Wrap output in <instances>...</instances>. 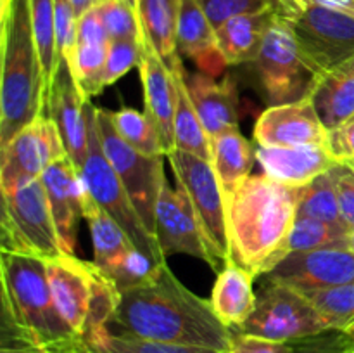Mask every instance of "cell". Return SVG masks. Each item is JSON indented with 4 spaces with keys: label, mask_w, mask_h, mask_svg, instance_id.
<instances>
[{
    "label": "cell",
    "mask_w": 354,
    "mask_h": 353,
    "mask_svg": "<svg viewBox=\"0 0 354 353\" xmlns=\"http://www.w3.org/2000/svg\"><path fill=\"white\" fill-rule=\"evenodd\" d=\"M107 332L173 345L203 346L227 353L232 334L214 314L209 300L183 286L168 263L138 286L121 291L107 322Z\"/></svg>",
    "instance_id": "cell-1"
},
{
    "label": "cell",
    "mask_w": 354,
    "mask_h": 353,
    "mask_svg": "<svg viewBox=\"0 0 354 353\" xmlns=\"http://www.w3.org/2000/svg\"><path fill=\"white\" fill-rule=\"evenodd\" d=\"M301 187L265 173L249 175L227 199L230 260L252 277L266 275L286 255L283 246L297 218Z\"/></svg>",
    "instance_id": "cell-2"
},
{
    "label": "cell",
    "mask_w": 354,
    "mask_h": 353,
    "mask_svg": "<svg viewBox=\"0 0 354 353\" xmlns=\"http://www.w3.org/2000/svg\"><path fill=\"white\" fill-rule=\"evenodd\" d=\"M2 345H30L47 353H69L82 338L59 314L45 260L2 251Z\"/></svg>",
    "instance_id": "cell-3"
},
{
    "label": "cell",
    "mask_w": 354,
    "mask_h": 353,
    "mask_svg": "<svg viewBox=\"0 0 354 353\" xmlns=\"http://www.w3.org/2000/svg\"><path fill=\"white\" fill-rule=\"evenodd\" d=\"M0 147L47 113V87L35 44L30 0L0 6Z\"/></svg>",
    "instance_id": "cell-4"
},
{
    "label": "cell",
    "mask_w": 354,
    "mask_h": 353,
    "mask_svg": "<svg viewBox=\"0 0 354 353\" xmlns=\"http://www.w3.org/2000/svg\"><path fill=\"white\" fill-rule=\"evenodd\" d=\"M241 68L266 107L310 99L322 76L301 48L283 12L268 30L256 57Z\"/></svg>",
    "instance_id": "cell-5"
},
{
    "label": "cell",
    "mask_w": 354,
    "mask_h": 353,
    "mask_svg": "<svg viewBox=\"0 0 354 353\" xmlns=\"http://www.w3.org/2000/svg\"><path fill=\"white\" fill-rule=\"evenodd\" d=\"M304 54L322 75L354 57V12L325 0H289L283 10Z\"/></svg>",
    "instance_id": "cell-6"
},
{
    "label": "cell",
    "mask_w": 354,
    "mask_h": 353,
    "mask_svg": "<svg viewBox=\"0 0 354 353\" xmlns=\"http://www.w3.org/2000/svg\"><path fill=\"white\" fill-rule=\"evenodd\" d=\"M0 248L7 253L44 260L66 255L41 179L33 180L14 192H2Z\"/></svg>",
    "instance_id": "cell-7"
},
{
    "label": "cell",
    "mask_w": 354,
    "mask_h": 353,
    "mask_svg": "<svg viewBox=\"0 0 354 353\" xmlns=\"http://www.w3.org/2000/svg\"><path fill=\"white\" fill-rule=\"evenodd\" d=\"M86 109H88L90 142L85 166L80 172L86 190L97 201V204L121 225V228L127 232L131 242L142 253H145L154 262L165 263L166 260L162 256L161 248H159L158 239L144 225L140 215L137 213L133 203H131L130 196L124 190L116 170L113 168L106 152H104L99 127H97L95 107L88 102Z\"/></svg>",
    "instance_id": "cell-8"
},
{
    "label": "cell",
    "mask_w": 354,
    "mask_h": 353,
    "mask_svg": "<svg viewBox=\"0 0 354 353\" xmlns=\"http://www.w3.org/2000/svg\"><path fill=\"white\" fill-rule=\"evenodd\" d=\"M176 187L192 206L204 242L216 260L225 265L230 260V239L227 227V199L209 161L183 151L168 154Z\"/></svg>",
    "instance_id": "cell-9"
},
{
    "label": "cell",
    "mask_w": 354,
    "mask_h": 353,
    "mask_svg": "<svg viewBox=\"0 0 354 353\" xmlns=\"http://www.w3.org/2000/svg\"><path fill=\"white\" fill-rule=\"evenodd\" d=\"M97 127L104 152L116 170L135 210L151 234L156 230V206L166 182V156H147L128 145L114 128L109 111L95 107ZM156 235V234H154Z\"/></svg>",
    "instance_id": "cell-10"
},
{
    "label": "cell",
    "mask_w": 354,
    "mask_h": 353,
    "mask_svg": "<svg viewBox=\"0 0 354 353\" xmlns=\"http://www.w3.org/2000/svg\"><path fill=\"white\" fill-rule=\"evenodd\" d=\"M235 331L272 341L294 343L330 329L304 293L283 284L266 282L254 311Z\"/></svg>",
    "instance_id": "cell-11"
},
{
    "label": "cell",
    "mask_w": 354,
    "mask_h": 353,
    "mask_svg": "<svg viewBox=\"0 0 354 353\" xmlns=\"http://www.w3.org/2000/svg\"><path fill=\"white\" fill-rule=\"evenodd\" d=\"M68 158L54 121L44 114L0 147V190L14 192Z\"/></svg>",
    "instance_id": "cell-12"
},
{
    "label": "cell",
    "mask_w": 354,
    "mask_h": 353,
    "mask_svg": "<svg viewBox=\"0 0 354 353\" xmlns=\"http://www.w3.org/2000/svg\"><path fill=\"white\" fill-rule=\"evenodd\" d=\"M265 279L266 282L283 284L301 293L353 284L354 253L346 246L290 253L266 273Z\"/></svg>",
    "instance_id": "cell-13"
},
{
    "label": "cell",
    "mask_w": 354,
    "mask_h": 353,
    "mask_svg": "<svg viewBox=\"0 0 354 353\" xmlns=\"http://www.w3.org/2000/svg\"><path fill=\"white\" fill-rule=\"evenodd\" d=\"M52 298L69 327L83 339L99 282V269L75 255L45 260Z\"/></svg>",
    "instance_id": "cell-14"
},
{
    "label": "cell",
    "mask_w": 354,
    "mask_h": 353,
    "mask_svg": "<svg viewBox=\"0 0 354 353\" xmlns=\"http://www.w3.org/2000/svg\"><path fill=\"white\" fill-rule=\"evenodd\" d=\"M90 100L76 85L69 62L61 59L54 82L47 93V116L57 127L66 154L78 173L85 166L88 154V106Z\"/></svg>",
    "instance_id": "cell-15"
},
{
    "label": "cell",
    "mask_w": 354,
    "mask_h": 353,
    "mask_svg": "<svg viewBox=\"0 0 354 353\" xmlns=\"http://www.w3.org/2000/svg\"><path fill=\"white\" fill-rule=\"evenodd\" d=\"M154 234L165 260L173 255H190L206 262L216 272L221 270L204 242L189 199L178 187L173 189L168 180L162 185L156 206Z\"/></svg>",
    "instance_id": "cell-16"
},
{
    "label": "cell",
    "mask_w": 354,
    "mask_h": 353,
    "mask_svg": "<svg viewBox=\"0 0 354 353\" xmlns=\"http://www.w3.org/2000/svg\"><path fill=\"white\" fill-rule=\"evenodd\" d=\"M254 141L266 147L327 145L328 130L311 99H303L266 107L256 121Z\"/></svg>",
    "instance_id": "cell-17"
},
{
    "label": "cell",
    "mask_w": 354,
    "mask_h": 353,
    "mask_svg": "<svg viewBox=\"0 0 354 353\" xmlns=\"http://www.w3.org/2000/svg\"><path fill=\"white\" fill-rule=\"evenodd\" d=\"M41 183L47 192L52 218L57 227L59 241L66 255H75L78 239L80 218H83V185L82 175L71 159L64 158L54 163L41 175Z\"/></svg>",
    "instance_id": "cell-18"
},
{
    "label": "cell",
    "mask_w": 354,
    "mask_h": 353,
    "mask_svg": "<svg viewBox=\"0 0 354 353\" xmlns=\"http://www.w3.org/2000/svg\"><path fill=\"white\" fill-rule=\"evenodd\" d=\"M142 85H144V104L149 120L154 123L161 138L162 149L168 158L176 151L175 144V107H176V89L171 69L166 62L156 54L152 47L145 44L142 54L140 66Z\"/></svg>",
    "instance_id": "cell-19"
},
{
    "label": "cell",
    "mask_w": 354,
    "mask_h": 353,
    "mask_svg": "<svg viewBox=\"0 0 354 353\" xmlns=\"http://www.w3.org/2000/svg\"><path fill=\"white\" fill-rule=\"evenodd\" d=\"M256 161L270 179L286 185L303 187L317 176L330 172L339 159H335L325 144L297 147L256 145Z\"/></svg>",
    "instance_id": "cell-20"
},
{
    "label": "cell",
    "mask_w": 354,
    "mask_h": 353,
    "mask_svg": "<svg viewBox=\"0 0 354 353\" xmlns=\"http://www.w3.org/2000/svg\"><path fill=\"white\" fill-rule=\"evenodd\" d=\"M185 85L206 134L211 137L230 128H239V93L230 75L216 80L204 71L187 73Z\"/></svg>",
    "instance_id": "cell-21"
},
{
    "label": "cell",
    "mask_w": 354,
    "mask_h": 353,
    "mask_svg": "<svg viewBox=\"0 0 354 353\" xmlns=\"http://www.w3.org/2000/svg\"><path fill=\"white\" fill-rule=\"evenodd\" d=\"M176 52L180 57L196 62L199 71L211 76H220L227 68L218 48L216 28L207 19L197 0H180Z\"/></svg>",
    "instance_id": "cell-22"
},
{
    "label": "cell",
    "mask_w": 354,
    "mask_h": 353,
    "mask_svg": "<svg viewBox=\"0 0 354 353\" xmlns=\"http://www.w3.org/2000/svg\"><path fill=\"white\" fill-rule=\"evenodd\" d=\"M85 185V183H83ZM83 218L90 228V237L93 246V265L113 279L123 263L137 251V246L131 242L121 225L107 211L97 204L85 187L83 196Z\"/></svg>",
    "instance_id": "cell-23"
},
{
    "label": "cell",
    "mask_w": 354,
    "mask_h": 353,
    "mask_svg": "<svg viewBox=\"0 0 354 353\" xmlns=\"http://www.w3.org/2000/svg\"><path fill=\"white\" fill-rule=\"evenodd\" d=\"M286 9H268L261 12L232 17L216 28L220 54L227 66H242L256 57L266 33Z\"/></svg>",
    "instance_id": "cell-24"
},
{
    "label": "cell",
    "mask_w": 354,
    "mask_h": 353,
    "mask_svg": "<svg viewBox=\"0 0 354 353\" xmlns=\"http://www.w3.org/2000/svg\"><path fill=\"white\" fill-rule=\"evenodd\" d=\"M252 280L254 277L232 260L225 262L218 272L209 301L216 317L232 331L241 327L254 311L258 296L252 289Z\"/></svg>",
    "instance_id": "cell-25"
},
{
    "label": "cell",
    "mask_w": 354,
    "mask_h": 353,
    "mask_svg": "<svg viewBox=\"0 0 354 353\" xmlns=\"http://www.w3.org/2000/svg\"><path fill=\"white\" fill-rule=\"evenodd\" d=\"M328 132L354 120V57L324 73L310 96Z\"/></svg>",
    "instance_id": "cell-26"
},
{
    "label": "cell",
    "mask_w": 354,
    "mask_h": 353,
    "mask_svg": "<svg viewBox=\"0 0 354 353\" xmlns=\"http://www.w3.org/2000/svg\"><path fill=\"white\" fill-rule=\"evenodd\" d=\"M211 166L214 170L225 199L232 196L249 176L256 149L241 134L239 128H230L209 138Z\"/></svg>",
    "instance_id": "cell-27"
},
{
    "label": "cell",
    "mask_w": 354,
    "mask_h": 353,
    "mask_svg": "<svg viewBox=\"0 0 354 353\" xmlns=\"http://www.w3.org/2000/svg\"><path fill=\"white\" fill-rule=\"evenodd\" d=\"M180 0H138V19L145 44L166 62L169 69L180 61L176 52Z\"/></svg>",
    "instance_id": "cell-28"
},
{
    "label": "cell",
    "mask_w": 354,
    "mask_h": 353,
    "mask_svg": "<svg viewBox=\"0 0 354 353\" xmlns=\"http://www.w3.org/2000/svg\"><path fill=\"white\" fill-rule=\"evenodd\" d=\"M173 80L176 89V107H175V144L178 151L199 156L211 163V144L209 135L204 130L201 118L194 107L192 99L185 85V68L182 59L171 68Z\"/></svg>",
    "instance_id": "cell-29"
},
{
    "label": "cell",
    "mask_w": 354,
    "mask_h": 353,
    "mask_svg": "<svg viewBox=\"0 0 354 353\" xmlns=\"http://www.w3.org/2000/svg\"><path fill=\"white\" fill-rule=\"evenodd\" d=\"M297 217L315 218V220L324 221V224L348 234L349 228L346 227L344 220H342L337 189H335L334 176H332L330 172L317 176L310 183L301 187Z\"/></svg>",
    "instance_id": "cell-30"
},
{
    "label": "cell",
    "mask_w": 354,
    "mask_h": 353,
    "mask_svg": "<svg viewBox=\"0 0 354 353\" xmlns=\"http://www.w3.org/2000/svg\"><path fill=\"white\" fill-rule=\"evenodd\" d=\"M30 2L35 44L40 55L45 87L48 93L59 62H61L57 47V26H55V3L54 0H30Z\"/></svg>",
    "instance_id": "cell-31"
},
{
    "label": "cell",
    "mask_w": 354,
    "mask_h": 353,
    "mask_svg": "<svg viewBox=\"0 0 354 353\" xmlns=\"http://www.w3.org/2000/svg\"><path fill=\"white\" fill-rule=\"evenodd\" d=\"M330 331H354V282L330 289L304 291Z\"/></svg>",
    "instance_id": "cell-32"
},
{
    "label": "cell",
    "mask_w": 354,
    "mask_h": 353,
    "mask_svg": "<svg viewBox=\"0 0 354 353\" xmlns=\"http://www.w3.org/2000/svg\"><path fill=\"white\" fill-rule=\"evenodd\" d=\"M109 116L120 137L135 151L147 156H166L158 130L147 114L123 107L120 111H109Z\"/></svg>",
    "instance_id": "cell-33"
},
{
    "label": "cell",
    "mask_w": 354,
    "mask_h": 353,
    "mask_svg": "<svg viewBox=\"0 0 354 353\" xmlns=\"http://www.w3.org/2000/svg\"><path fill=\"white\" fill-rule=\"evenodd\" d=\"M109 45L97 44H76L75 52L69 59V68L75 76L76 85L83 96L90 100L106 89L104 73H106V59Z\"/></svg>",
    "instance_id": "cell-34"
},
{
    "label": "cell",
    "mask_w": 354,
    "mask_h": 353,
    "mask_svg": "<svg viewBox=\"0 0 354 353\" xmlns=\"http://www.w3.org/2000/svg\"><path fill=\"white\" fill-rule=\"evenodd\" d=\"M82 341L99 353H223L213 348H203V346L173 345V343L116 336L107 332L106 329Z\"/></svg>",
    "instance_id": "cell-35"
},
{
    "label": "cell",
    "mask_w": 354,
    "mask_h": 353,
    "mask_svg": "<svg viewBox=\"0 0 354 353\" xmlns=\"http://www.w3.org/2000/svg\"><path fill=\"white\" fill-rule=\"evenodd\" d=\"M325 246H346L348 248V234L324 224L320 220L306 217H297L294 227L283 246V255L311 249L325 248Z\"/></svg>",
    "instance_id": "cell-36"
},
{
    "label": "cell",
    "mask_w": 354,
    "mask_h": 353,
    "mask_svg": "<svg viewBox=\"0 0 354 353\" xmlns=\"http://www.w3.org/2000/svg\"><path fill=\"white\" fill-rule=\"evenodd\" d=\"M109 40H135L145 44L140 19L133 7L124 0H104L95 7Z\"/></svg>",
    "instance_id": "cell-37"
},
{
    "label": "cell",
    "mask_w": 354,
    "mask_h": 353,
    "mask_svg": "<svg viewBox=\"0 0 354 353\" xmlns=\"http://www.w3.org/2000/svg\"><path fill=\"white\" fill-rule=\"evenodd\" d=\"M201 9L214 28H220L232 17L261 12L268 9H287L289 0H197Z\"/></svg>",
    "instance_id": "cell-38"
},
{
    "label": "cell",
    "mask_w": 354,
    "mask_h": 353,
    "mask_svg": "<svg viewBox=\"0 0 354 353\" xmlns=\"http://www.w3.org/2000/svg\"><path fill=\"white\" fill-rule=\"evenodd\" d=\"M145 44L135 40H113L107 48L106 73H104V83L106 87L116 83L121 76L128 71L140 66L142 54H144Z\"/></svg>",
    "instance_id": "cell-39"
},
{
    "label": "cell",
    "mask_w": 354,
    "mask_h": 353,
    "mask_svg": "<svg viewBox=\"0 0 354 353\" xmlns=\"http://www.w3.org/2000/svg\"><path fill=\"white\" fill-rule=\"evenodd\" d=\"M57 47L61 59L69 61L78 42V16L71 0H54Z\"/></svg>",
    "instance_id": "cell-40"
},
{
    "label": "cell",
    "mask_w": 354,
    "mask_h": 353,
    "mask_svg": "<svg viewBox=\"0 0 354 353\" xmlns=\"http://www.w3.org/2000/svg\"><path fill=\"white\" fill-rule=\"evenodd\" d=\"M294 353H354L353 338L348 332L327 331L294 341Z\"/></svg>",
    "instance_id": "cell-41"
},
{
    "label": "cell",
    "mask_w": 354,
    "mask_h": 353,
    "mask_svg": "<svg viewBox=\"0 0 354 353\" xmlns=\"http://www.w3.org/2000/svg\"><path fill=\"white\" fill-rule=\"evenodd\" d=\"M337 189L339 208L346 227H354V170L346 161H339L330 170Z\"/></svg>",
    "instance_id": "cell-42"
},
{
    "label": "cell",
    "mask_w": 354,
    "mask_h": 353,
    "mask_svg": "<svg viewBox=\"0 0 354 353\" xmlns=\"http://www.w3.org/2000/svg\"><path fill=\"white\" fill-rule=\"evenodd\" d=\"M227 353H294L292 343L272 341L252 334L234 331Z\"/></svg>",
    "instance_id": "cell-43"
},
{
    "label": "cell",
    "mask_w": 354,
    "mask_h": 353,
    "mask_svg": "<svg viewBox=\"0 0 354 353\" xmlns=\"http://www.w3.org/2000/svg\"><path fill=\"white\" fill-rule=\"evenodd\" d=\"M78 42L80 44H97V45H109V35L100 21L99 14L95 9L88 10L78 19ZM76 42V44H78Z\"/></svg>",
    "instance_id": "cell-44"
},
{
    "label": "cell",
    "mask_w": 354,
    "mask_h": 353,
    "mask_svg": "<svg viewBox=\"0 0 354 353\" xmlns=\"http://www.w3.org/2000/svg\"><path fill=\"white\" fill-rule=\"evenodd\" d=\"M327 147L339 161L354 159V120L337 130L328 132Z\"/></svg>",
    "instance_id": "cell-45"
},
{
    "label": "cell",
    "mask_w": 354,
    "mask_h": 353,
    "mask_svg": "<svg viewBox=\"0 0 354 353\" xmlns=\"http://www.w3.org/2000/svg\"><path fill=\"white\" fill-rule=\"evenodd\" d=\"M102 2H104V0H71L73 7H75V10H76V16H78V19L83 16V14H86L88 10H92V9H95V7L99 6V3H102Z\"/></svg>",
    "instance_id": "cell-46"
},
{
    "label": "cell",
    "mask_w": 354,
    "mask_h": 353,
    "mask_svg": "<svg viewBox=\"0 0 354 353\" xmlns=\"http://www.w3.org/2000/svg\"><path fill=\"white\" fill-rule=\"evenodd\" d=\"M0 353H47V352L30 345H10V346H0Z\"/></svg>",
    "instance_id": "cell-47"
},
{
    "label": "cell",
    "mask_w": 354,
    "mask_h": 353,
    "mask_svg": "<svg viewBox=\"0 0 354 353\" xmlns=\"http://www.w3.org/2000/svg\"><path fill=\"white\" fill-rule=\"evenodd\" d=\"M69 353H99V352H95V350H92L90 346H86L83 341H80V345L76 346L75 350H71Z\"/></svg>",
    "instance_id": "cell-48"
},
{
    "label": "cell",
    "mask_w": 354,
    "mask_h": 353,
    "mask_svg": "<svg viewBox=\"0 0 354 353\" xmlns=\"http://www.w3.org/2000/svg\"><path fill=\"white\" fill-rule=\"evenodd\" d=\"M348 248L354 253V227L349 228L348 232Z\"/></svg>",
    "instance_id": "cell-49"
},
{
    "label": "cell",
    "mask_w": 354,
    "mask_h": 353,
    "mask_svg": "<svg viewBox=\"0 0 354 353\" xmlns=\"http://www.w3.org/2000/svg\"><path fill=\"white\" fill-rule=\"evenodd\" d=\"M124 2H128V3H130V6L133 7V9L137 10V14H138V0H124Z\"/></svg>",
    "instance_id": "cell-50"
},
{
    "label": "cell",
    "mask_w": 354,
    "mask_h": 353,
    "mask_svg": "<svg viewBox=\"0 0 354 353\" xmlns=\"http://www.w3.org/2000/svg\"><path fill=\"white\" fill-rule=\"evenodd\" d=\"M346 163H348V165L351 166V168L354 170V159H348V161H346Z\"/></svg>",
    "instance_id": "cell-51"
},
{
    "label": "cell",
    "mask_w": 354,
    "mask_h": 353,
    "mask_svg": "<svg viewBox=\"0 0 354 353\" xmlns=\"http://www.w3.org/2000/svg\"><path fill=\"white\" fill-rule=\"evenodd\" d=\"M9 2V0H0V6H3V3H7Z\"/></svg>",
    "instance_id": "cell-52"
},
{
    "label": "cell",
    "mask_w": 354,
    "mask_h": 353,
    "mask_svg": "<svg viewBox=\"0 0 354 353\" xmlns=\"http://www.w3.org/2000/svg\"><path fill=\"white\" fill-rule=\"evenodd\" d=\"M348 334H349V336H351V338L354 339V331H351V332H348Z\"/></svg>",
    "instance_id": "cell-53"
},
{
    "label": "cell",
    "mask_w": 354,
    "mask_h": 353,
    "mask_svg": "<svg viewBox=\"0 0 354 353\" xmlns=\"http://www.w3.org/2000/svg\"><path fill=\"white\" fill-rule=\"evenodd\" d=\"M353 346H354V339H353Z\"/></svg>",
    "instance_id": "cell-54"
}]
</instances>
